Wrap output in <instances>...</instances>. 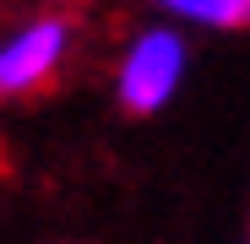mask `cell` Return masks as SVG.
Returning <instances> with one entry per match:
<instances>
[{"mask_svg":"<svg viewBox=\"0 0 250 244\" xmlns=\"http://www.w3.org/2000/svg\"><path fill=\"white\" fill-rule=\"evenodd\" d=\"M180 65H185V49H180L174 33H147V38H136L131 60H125V71H120V103L131 109V114H152L163 98L174 93Z\"/></svg>","mask_w":250,"mask_h":244,"instance_id":"6da1fadb","label":"cell"},{"mask_svg":"<svg viewBox=\"0 0 250 244\" xmlns=\"http://www.w3.org/2000/svg\"><path fill=\"white\" fill-rule=\"evenodd\" d=\"M60 55H65V22L60 17L33 22L22 38H11L0 49V98H22L33 87H44L60 65Z\"/></svg>","mask_w":250,"mask_h":244,"instance_id":"7a4b0ae2","label":"cell"},{"mask_svg":"<svg viewBox=\"0 0 250 244\" xmlns=\"http://www.w3.org/2000/svg\"><path fill=\"white\" fill-rule=\"evenodd\" d=\"M169 11L196 17V22H212V27H239L250 22V0H163Z\"/></svg>","mask_w":250,"mask_h":244,"instance_id":"3957f363","label":"cell"}]
</instances>
